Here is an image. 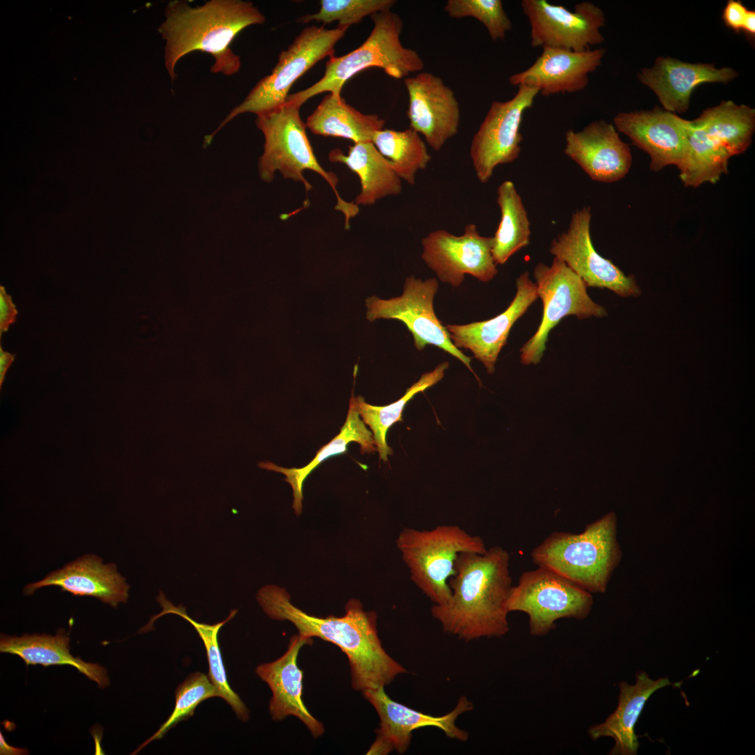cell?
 Returning <instances> with one entry per match:
<instances>
[{
	"label": "cell",
	"mask_w": 755,
	"mask_h": 755,
	"mask_svg": "<svg viewBox=\"0 0 755 755\" xmlns=\"http://www.w3.org/2000/svg\"><path fill=\"white\" fill-rule=\"evenodd\" d=\"M605 49L573 51L542 47V51L528 69L510 76L513 86L537 89L542 96L575 93L589 84V73L601 64Z\"/></svg>",
	"instance_id": "obj_21"
},
{
	"label": "cell",
	"mask_w": 755,
	"mask_h": 755,
	"mask_svg": "<svg viewBox=\"0 0 755 755\" xmlns=\"http://www.w3.org/2000/svg\"><path fill=\"white\" fill-rule=\"evenodd\" d=\"M538 94L537 89L519 85L511 99L491 103L469 150L475 175L481 183L489 182L498 166L512 163L519 157L523 115Z\"/></svg>",
	"instance_id": "obj_13"
},
{
	"label": "cell",
	"mask_w": 755,
	"mask_h": 755,
	"mask_svg": "<svg viewBox=\"0 0 755 755\" xmlns=\"http://www.w3.org/2000/svg\"><path fill=\"white\" fill-rule=\"evenodd\" d=\"M362 693L376 710L380 721L375 731L376 738L366 754L384 755L393 750L403 754L410 746L412 733L423 727L438 728L447 737L459 741H466L468 738V733L456 726L459 715L473 709V703L465 696L460 697L451 712L434 716L391 699L384 687L367 689Z\"/></svg>",
	"instance_id": "obj_16"
},
{
	"label": "cell",
	"mask_w": 755,
	"mask_h": 755,
	"mask_svg": "<svg viewBox=\"0 0 755 755\" xmlns=\"http://www.w3.org/2000/svg\"><path fill=\"white\" fill-rule=\"evenodd\" d=\"M444 10L453 18L477 19L494 41L505 38L512 29V22L501 0H448Z\"/></svg>",
	"instance_id": "obj_37"
},
{
	"label": "cell",
	"mask_w": 755,
	"mask_h": 755,
	"mask_svg": "<svg viewBox=\"0 0 755 755\" xmlns=\"http://www.w3.org/2000/svg\"><path fill=\"white\" fill-rule=\"evenodd\" d=\"M591 219L590 207L575 210L567 230L552 241L550 253L564 262L587 287L607 288L624 297L639 296L641 291L634 277L626 275L594 247L590 234Z\"/></svg>",
	"instance_id": "obj_17"
},
{
	"label": "cell",
	"mask_w": 755,
	"mask_h": 755,
	"mask_svg": "<svg viewBox=\"0 0 755 755\" xmlns=\"http://www.w3.org/2000/svg\"><path fill=\"white\" fill-rule=\"evenodd\" d=\"M396 543L410 580L435 605H444L451 598L449 580L455 574L459 554H483L487 550L481 537L456 525H440L431 530L406 527Z\"/></svg>",
	"instance_id": "obj_8"
},
{
	"label": "cell",
	"mask_w": 755,
	"mask_h": 755,
	"mask_svg": "<svg viewBox=\"0 0 755 755\" xmlns=\"http://www.w3.org/2000/svg\"><path fill=\"white\" fill-rule=\"evenodd\" d=\"M422 245L423 261L440 281L452 287L460 286L466 275L487 282L498 273L492 237L481 236L475 224H467L460 236L433 231L422 239Z\"/></svg>",
	"instance_id": "obj_15"
},
{
	"label": "cell",
	"mask_w": 755,
	"mask_h": 755,
	"mask_svg": "<svg viewBox=\"0 0 755 755\" xmlns=\"http://www.w3.org/2000/svg\"><path fill=\"white\" fill-rule=\"evenodd\" d=\"M301 106L287 102L271 111L257 115L256 125L264 136V152L258 168L260 178L270 182L279 171L285 178L303 183L306 192L312 186L304 178L305 170L321 175L331 186L337 199L335 209L345 216V228L359 212L354 202L344 201L337 191L338 179L333 172H327L319 164L306 134V125L300 117Z\"/></svg>",
	"instance_id": "obj_7"
},
{
	"label": "cell",
	"mask_w": 755,
	"mask_h": 755,
	"mask_svg": "<svg viewBox=\"0 0 755 755\" xmlns=\"http://www.w3.org/2000/svg\"><path fill=\"white\" fill-rule=\"evenodd\" d=\"M265 21V16L249 1L210 0L195 7L185 1H170L159 31L166 40L165 66L171 78L176 76L178 61L194 51L213 56L212 73L236 74L241 62L231 43L246 27Z\"/></svg>",
	"instance_id": "obj_3"
},
{
	"label": "cell",
	"mask_w": 755,
	"mask_h": 755,
	"mask_svg": "<svg viewBox=\"0 0 755 755\" xmlns=\"http://www.w3.org/2000/svg\"><path fill=\"white\" fill-rule=\"evenodd\" d=\"M305 123L314 134L346 138L357 143L371 141L375 134L383 129L385 121L378 115L356 110L341 95L329 93Z\"/></svg>",
	"instance_id": "obj_29"
},
{
	"label": "cell",
	"mask_w": 755,
	"mask_h": 755,
	"mask_svg": "<svg viewBox=\"0 0 755 755\" xmlns=\"http://www.w3.org/2000/svg\"><path fill=\"white\" fill-rule=\"evenodd\" d=\"M371 141L398 176L410 185L415 184L417 172L425 169L431 159L426 143L410 127L403 131L383 129Z\"/></svg>",
	"instance_id": "obj_34"
},
{
	"label": "cell",
	"mask_w": 755,
	"mask_h": 755,
	"mask_svg": "<svg viewBox=\"0 0 755 755\" xmlns=\"http://www.w3.org/2000/svg\"><path fill=\"white\" fill-rule=\"evenodd\" d=\"M613 122L618 131L649 155L652 171L670 165L680 170L684 164L691 120L656 106L652 110L619 113Z\"/></svg>",
	"instance_id": "obj_18"
},
{
	"label": "cell",
	"mask_w": 755,
	"mask_h": 755,
	"mask_svg": "<svg viewBox=\"0 0 755 755\" xmlns=\"http://www.w3.org/2000/svg\"><path fill=\"white\" fill-rule=\"evenodd\" d=\"M70 638L63 628L55 635L46 634H24L20 637L1 634L0 652L20 656L29 665H69L75 667L99 687L110 684L107 670L103 666L85 662L70 652Z\"/></svg>",
	"instance_id": "obj_27"
},
{
	"label": "cell",
	"mask_w": 755,
	"mask_h": 755,
	"mask_svg": "<svg viewBox=\"0 0 755 755\" xmlns=\"http://www.w3.org/2000/svg\"><path fill=\"white\" fill-rule=\"evenodd\" d=\"M594 604L591 593L568 579L545 568L524 571L512 586L508 601L510 612L528 617L530 633L545 636L561 619L582 620Z\"/></svg>",
	"instance_id": "obj_10"
},
{
	"label": "cell",
	"mask_w": 755,
	"mask_h": 755,
	"mask_svg": "<svg viewBox=\"0 0 755 755\" xmlns=\"http://www.w3.org/2000/svg\"><path fill=\"white\" fill-rule=\"evenodd\" d=\"M311 638L298 635L291 637L286 652L278 659L259 665L255 672L270 687L272 697L269 712L272 719L281 721L288 716L301 720L317 738L324 732L323 724L308 711L303 696V673L297 664L301 648L311 645Z\"/></svg>",
	"instance_id": "obj_23"
},
{
	"label": "cell",
	"mask_w": 755,
	"mask_h": 755,
	"mask_svg": "<svg viewBox=\"0 0 755 755\" xmlns=\"http://www.w3.org/2000/svg\"><path fill=\"white\" fill-rule=\"evenodd\" d=\"M213 697H220V693L208 675L200 672L189 675L176 688L175 707L171 715L157 731L134 754L139 752L150 742L161 739L179 722L193 716L196 707L201 703Z\"/></svg>",
	"instance_id": "obj_35"
},
{
	"label": "cell",
	"mask_w": 755,
	"mask_h": 755,
	"mask_svg": "<svg viewBox=\"0 0 755 755\" xmlns=\"http://www.w3.org/2000/svg\"><path fill=\"white\" fill-rule=\"evenodd\" d=\"M409 97L410 128L422 134L434 151L454 137L460 124V108L453 90L440 78L419 72L405 78Z\"/></svg>",
	"instance_id": "obj_19"
},
{
	"label": "cell",
	"mask_w": 755,
	"mask_h": 755,
	"mask_svg": "<svg viewBox=\"0 0 755 755\" xmlns=\"http://www.w3.org/2000/svg\"><path fill=\"white\" fill-rule=\"evenodd\" d=\"M371 18L373 29L360 46L346 55L330 57L322 78L305 89L289 94L285 101L301 106L323 92L341 95L350 78L371 67L380 68L395 79L407 78L424 69L419 54L401 43L403 21L398 14L389 10L375 13Z\"/></svg>",
	"instance_id": "obj_6"
},
{
	"label": "cell",
	"mask_w": 755,
	"mask_h": 755,
	"mask_svg": "<svg viewBox=\"0 0 755 755\" xmlns=\"http://www.w3.org/2000/svg\"><path fill=\"white\" fill-rule=\"evenodd\" d=\"M754 129L755 110L732 101L707 108L691 120L686 157L680 169L684 186L716 183L728 173L729 159L751 145Z\"/></svg>",
	"instance_id": "obj_5"
},
{
	"label": "cell",
	"mask_w": 755,
	"mask_h": 755,
	"mask_svg": "<svg viewBox=\"0 0 755 755\" xmlns=\"http://www.w3.org/2000/svg\"><path fill=\"white\" fill-rule=\"evenodd\" d=\"M329 159L345 164L359 178L361 191L354 200L358 206H371L384 197L401 192L402 180L372 141L350 145L347 154L333 149L329 153Z\"/></svg>",
	"instance_id": "obj_28"
},
{
	"label": "cell",
	"mask_w": 755,
	"mask_h": 755,
	"mask_svg": "<svg viewBox=\"0 0 755 755\" xmlns=\"http://www.w3.org/2000/svg\"><path fill=\"white\" fill-rule=\"evenodd\" d=\"M395 3L394 0H321L318 12L303 15L296 22L329 24L336 21L338 27L349 28L366 16L391 10Z\"/></svg>",
	"instance_id": "obj_36"
},
{
	"label": "cell",
	"mask_w": 755,
	"mask_h": 755,
	"mask_svg": "<svg viewBox=\"0 0 755 755\" xmlns=\"http://www.w3.org/2000/svg\"><path fill=\"white\" fill-rule=\"evenodd\" d=\"M738 72L730 67L716 68L712 64H692L669 57L656 59L651 68H645L638 77L657 96L664 110L684 113L689 106L691 95L699 85L706 82L726 83Z\"/></svg>",
	"instance_id": "obj_24"
},
{
	"label": "cell",
	"mask_w": 755,
	"mask_h": 755,
	"mask_svg": "<svg viewBox=\"0 0 755 755\" xmlns=\"http://www.w3.org/2000/svg\"><path fill=\"white\" fill-rule=\"evenodd\" d=\"M348 28L305 27L288 48L282 51L271 73L261 79L245 99L236 106L217 129L206 136L209 144L213 136L236 116L245 113L257 115L274 110L285 103L292 85L315 64L334 55L335 46Z\"/></svg>",
	"instance_id": "obj_9"
},
{
	"label": "cell",
	"mask_w": 755,
	"mask_h": 755,
	"mask_svg": "<svg viewBox=\"0 0 755 755\" xmlns=\"http://www.w3.org/2000/svg\"><path fill=\"white\" fill-rule=\"evenodd\" d=\"M15 312V308L10 298L6 294L3 289H1L0 324L1 330H4L13 321Z\"/></svg>",
	"instance_id": "obj_39"
},
{
	"label": "cell",
	"mask_w": 755,
	"mask_h": 755,
	"mask_svg": "<svg viewBox=\"0 0 755 755\" xmlns=\"http://www.w3.org/2000/svg\"><path fill=\"white\" fill-rule=\"evenodd\" d=\"M59 587L74 596H92L116 607L128 599L129 586L114 563H103L94 554H86L49 573L43 580L27 584L24 591L33 594L37 589Z\"/></svg>",
	"instance_id": "obj_25"
},
{
	"label": "cell",
	"mask_w": 755,
	"mask_h": 755,
	"mask_svg": "<svg viewBox=\"0 0 755 755\" xmlns=\"http://www.w3.org/2000/svg\"><path fill=\"white\" fill-rule=\"evenodd\" d=\"M351 442H356L361 446V452L371 453L377 450L373 433L369 431L361 419L354 401V394L350 400L349 410L345 424L340 433L329 443L323 446L316 454L315 458L302 468H287L276 464L265 461L259 463V467L281 473L285 475V480L293 490V508L299 515L302 512L303 484L308 475L323 461L333 455L347 452V446Z\"/></svg>",
	"instance_id": "obj_30"
},
{
	"label": "cell",
	"mask_w": 755,
	"mask_h": 755,
	"mask_svg": "<svg viewBox=\"0 0 755 755\" xmlns=\"http://www.w3.org/2000/svg\"><path fill=\"white\" fill-rule=\"evenodd\" d=\"M742 30L751 37L755 36V11L748 10Z\"/></svg>",
	"instance_id": "obj_41"
},
{
	"label": "cell",
	"mask_w": 755,
	"mask_h": 755,
	"mask_svg": "<svg viewBox=\"0 0 755 755\" xmlns=\"http://www.w3.org/2000/svg\"><path fill=\"white\" fill-rule=\"evenodd\" d=\"M438 289L436 278L422 280L409 276L400 296L388 300L376 296L367 298L366 319L371 322L380 318L401 321L411 333L417 350L433 345L460 360L473 373L471 358L454 345L449 332L436 315L433 300Z\"/></svg>",
	"instance_id": "obj_12"
},
{
	"label": "cell",
	"mask_w": 755,
	"mask_h": 755,
	"mask_svg": "<svg viewBox=\"0 0 755 755\" xmlns=\"http://www.w3.org/2000/svg\"><path fill=\"white\" fill-rule=\"evenodd\" d=\"M509 567L510 554L500 546L483 554L460 553L449 580L451 598L444 605L434 604L432 617L445 633L465 641L505 635L512 587Z\"/></svg>",
	"instance_id": "obj_2"
},
{
	"label": "cell",
	"mask_w": 755,
	"mask_h": 755,
	"mask_svg": "<svg viewBox=\"0 0 755 755\" xmlns=\"http://www.w3.org/2000/svg\"><path fill=\"white\" fill-rule=\"evenodd\" d=\"M14 360V356L0 350V386L1 387L8 368Z\"/></svg>",
	"instance_id": "obj_40"
},
{
	"label": "cell",
	"mask_w": 755,
	"mask_h": 755,
	"mask_svg": "<svg viewBox=\"0 0 755 755\" xmlns=\"http://www.w3.org/2000/svg\"><path fill=\"white\" fill-rule=\"evenodd\" d=\"M530 555L538 567L550 570L591 594L605 593L622 558L617 517L610 512L578 533L554 531Z\"/></svg>",
	"instance_id": "obj_4"
},
{
	"label": "cell",
	"mask_w": 755,
	"mask_h": 755,
	"mask_svg": "<svg viewBox=\"0 0 755 755\" xmlns=\"http://www.w3.org/2000/svg\"><path fill=\"white\" fill-rule=\"evenodd\" d=\"M673 684L668 677L653 680L645 671L635 674V683H619V694L615 710L605 721L591 726L589 737L596 740L612 738L614 741L609 754L635 755L639 747L635 726L649 698L657 690Z\"/></svg>",
	"instance_id": "obj_26"
},
{
	"label": "cell",
	"mask_w": 755,
	"mask_h": 755,
	"mask_svg": "<svg viewBox=\"0 0 755 755\" xmlns=\"http://www.w3.org/2000/svg\"><path fill=\"white\" fill-rule=\"evenodd\" d=\"M448 367L447 361L438 364L432 371L423 374L418 381L407 389L401 398L385 406L372 405L362 396H354L357 410L371 430L380 460L387 461L388 455L393 453L387 443V433L394 424L403 421L402 412L406 403L417 393L441 380Z\"/></svg>",
	"instance_id": "obj_33"
},
{
	"label": "cell",
	"mask_w": 755,
	"mask_h": 755,
	"mask_svg": "<svg viewBox=\"0 0 755 755\" xmlns=\"http://www.w3.org/2000/svg\"><path fill=\"white\" fill-rule=\"evenodd\" d=\"M157 601L162 607V611L152 617L150 621L140 630V633H145L152 629L154 621L166 614H177L189 622L198 633L205 646L209 666L208 676L217 688L220 698H223L231 706L239 719L243 721H247L250 718L249 710L240 696L229 686L218 642V633L220 628L234 617L237 610H231L224 620L211 625L194 620L187 614L184 606L174 605L166 598L161 591L157 597Z\"/></svg>",
	"instance_id": "obj_31"
},
{
	"label": "cell",
	"mask_w": 755,
	"mask_h": 755,
	"mask_svg": "<svg viewBox=\"0 0 755 755\" xmlns=\"http://www.w3.org/2000/svg\"><path fill=\"white\" fill-rule=\"evenodd\" d=\"M521 6L530 23L533 48L547 46L579 52L605 41L601 32L605 14L592 2H580L573 11L546 0H523Z\"/></svg>",
	"instance_id": "obj_14"
},
{
	"label": "cell",
	"mask_w": 755,
	"mask_h": 755,
	"mask_svg": "<svg viewBox=\"0 0 755 755\" xmlns=\"http://www.w3.org/2000/svg\"><path fill=\"white\" fill-rule=\"evenodd\" d=\"M565 141V154L595 181H619L631 167L628 145L621 141L614 124L603 120L592 121L580 131L568 130Z\"/></svg>",
	"instance_id": "obj_20"
},
{
	"label": "cell",
	"mask_w": 755,
	"mask_h": 755,
	"mask_svg": "<svg viewBox=\"0 0 755 755\" xmlns=\"http://www.w3.org/2000/svg\"><path fill=\"white\" fill-rule=\"evenodd\" d=\"M496 202L501 220L492 237L491 254L496 264H504L515 252L530 243V221L522 197L510 180L497 188Z\"/></svg>",
	"instance_id": "obj_32"
},
{
	"label": "cell",
	"mask_w": 755,
	"mask_h": 755,
	"mask_svg": "<svg viewBox=\"0 0 755 755\" xmlns=\"http://www.w3.org/2000/svg\"><path fill=\"white\" fill-rule=\"evenodd\" d=\"M517 292L508 308L497 316L467 324H446L450 338L458 349L469 350L489 374L495 371L498 356L505 345L515 322L538 298L537 288L528 272L516 280Z\"/></svg>",
	"instance_id": "obj_22"
},
{
	"label": "cell",
	"mask_w": 755,
	"mask_h": 755,
	"mask_svg": "<svg viewBox=\"0 0 755 755\" xmlns=\"http://www.w3.org/2000/svg\"><path fill=\"white\" fill-rule=\"evenodd\" d=\"M538 296L543 304L542 320L535 334L521 348V361L540 362L551 330L568 315L579 319L602 317L606 310L594 302L584 282L564 262L554 257L552 265L539 263L533 270Z\"/></svg>",
	"instance_id": "obj_11"
},
{
	"label": "cell",
	"mask_w": 755,
	"mask_h": 755,
	"mask_svg": "<svg viewBox=\"0 0 755 755\" xmlns=\"http://www.w3.org/2000/svg\"><path fill=\"white\" fill-rule=\"evenodd\" d=\"M257 600L271 619L289 621L299 634L319 638L338 646L347 656L351 684L356 691L384 687L406 669L383 648L377 630V615L366 611L357 599L350 600L343 617H319L294 605L287 591L276 585L261 588Z\"/></svg>",
	"instance_id": "obj_1"
},
{
	"label": "cell",
	"mask_w": 755,
	"mask_h": 755,
	"mask_svg": "<svg viewBox=\"0 0 755 755\" xmlns=\"http://www.w3.org/2000/svg\"><path fill=\"white\" fill-rule=\"evenodd\" d=\"M748 9L740 1L729 0L722 14L725 24L736 32L742 30Z\"/></svg>",
	"instance_id": "obj_38"
}]
</instances>
